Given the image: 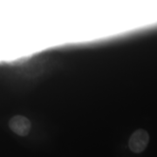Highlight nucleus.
<instances>
[{
  "mask_svg": "<svg viewBox=\"0 0 157 157\" xmlns=\"http://www.w3.org/2000/svg\"><path fill=\"white\" fill-rule=\"evenodd\" d=\"M149 142V135L143 129H138L135 131L128 141L130 150L134 153L139 154L145 150Z\"/></svg>",
  "mask_w": 157,
  "mask_h": 157,
  "instance_id": "obj_1",
  "label": "nucleus"
},
{
  "mask_svg": "<svg viewBox=\"0 0 157 157\" xmlns=\"http://www.w3.org/2000/svg\"><path fill=\"white\" fill-rule=\"evenodd\" d=\"M9 127L12 132L20 136H25L29 134L32 124L28 119L22 115L13 116L9 121Z\"/></svg>",
  "mask_w": 157,
  "mask_h": 157,
  "instance_id": "obj_2",
  "label": "nucleus"
}]
</instances>
